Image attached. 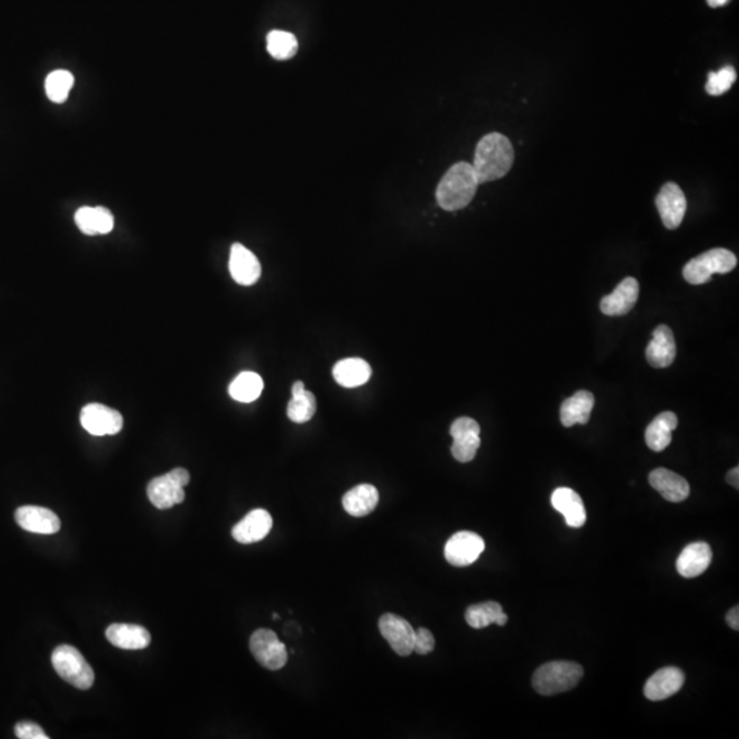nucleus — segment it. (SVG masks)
<instances>
[{
    "label": "nucleus",
    "instance_id": "nucleus-8",
    "mask_svg": "<svg viewBox=\"0 0 739 739\" xmlns=\"http://www.w3.org/2000/svg\"><path fill=\"white\" fill-rule=\"evenodd\" d=\"M450 436L454 439L452 455L460 463L474 460L481 447V428L473 418L463 417L450 426Z\"/></svg>",
    "mask_w": 739,
    "mask_h": 739
},
{
    "label": "nucleus",
    "instance_id": "nucleus-5",
    "mask_svg": "<svg viewBox=\"0 0 739 739\" xmlns=\"http://www.w3.org/2000/svg\"><path fill=\"white\" fill-rule=\"evenodd\" d=\"M736 263H738L736 256L731 251L715 248L691 259L683 269V277L691 285H703L708 282L714 274H727L733 272Z\"/></svg>",
    "mask_w": 739,
    "mask_h": 739
},
{
    "label": "nucleus",
    "instance_id": "nucleus-11",
    "mask_svg": "<svg viewBox=\"0 0 739 739\" xmlns=\"http://www.w3.org/2000/svg\"><path fill=\"white\" fill-rule=\"evenodd\" d=\"M378 627L383 637L399 656H410L414 651V627L402 616L394 614H383Z\"/></svg>",
    "mask_w": 739,
    "mask_h": 739
},
{
    "label": "nucleus",
    "instance_id": "nucleus-37",
    "mask_svg": "<svg viewBox=\"0 0 739 739\" xmlns=\"http://www.w3.org/2000/svg\"><path fill=\"white\" fill-rule=\"evenodd\" d=\"M727 482L731 485V486L735 487V489H739V468L735 467L733 470L728 471L727 474Z\"/></svg>",
    "mask_w": 739,
    "mask_h": 739
},
{
    "label": "nucleus",
    "instance_id": "nucleus-16",
    "mask_svg": "<svg viewBox=\"0 0 739 739\" xmlns=\"http://www.w3.org/2000/svg\"><path fill=\"white\" fill-rule=\"evenodd\" d=\"M685 683V674L677 667H666L654 672L643 688V694L651 701H663L677 694Z\"/></svg>",
    "mask_w": 739,
    "mask_h": 739
},
{
    "label": "nucleus",
    "instance_id": "nucleus-24",
    "mask_svg": "<svg viewBox=\"0 0 739 739\" xmlns=\"http://www.w3.org/2000/svg\"><path fill=\"white\" fill-rule=\"evenodd\" d=\"M595 407V396L587 391H578L574 396L564 400L560 408V420L564 428L571 426L587 425L592 415Z\"/></svg>",
    "mask_w": 739,
    "mask_h": 739
},
{
    "label": "nucleus",
    "instance_id": "nucleus-36",
    "mask_svg": "<svg viewBox=\"0 0 739 739\" xmlns=\"http://www.w3.org/2000/svg\"><path fill=\"white\" fill-rule=\"evenodd\" d=\"M725 621H727L728 626L731 629L735 630L738 632L739 630V606L735 605L734 608L730 609L728 612L727 616H725Z\"/></svg>",
    "mask_w": 739,
    "mask_h": 739
},
{
    "label": "nucleus",
    "instance_id": "nucleus-28",
    "mask_svg": "<svg viewBox=\"0 0 739 739\" xmlns=\"http://www.w3.org/2000/svg\"><path fill=\"white\" fill-rule=\"evenodd\" d=\"M288 418L295 423H306L312 420L317 412V399L309 392L301 381L292 386V400L288 404Z\"/></svg>",
    "mask_w": 739,
    "mask_h": 739
},
{
    "label": "nucleus",
    "instance_id": "nucleus-30",
    "mask_svg": "<svg viewBox=\"0 0 739 739\" xmlns=\"http://www.w3.org/2000/svg\"><path fill=\"white\" fill-rule=\"evenodd\" d=\"M298 49V40L290 32L273 31L267 34V51L275 60H291L295 57Z\"/></svg>",
    "mask_w": 739,
    "mask_h": 739
},
{
    "label": "nucleus",
    "instance_id": "nucleus-27",
    "mask_svg": "<svg viewBox=\"0 0 739 739\" xmlns=\"http://www.w3.org/2000/svg\"><path fill=\"white\" fill-rule=\"evenodd\" d=\"M466 622L473 629H485L490 624L505 626L508 622L507 614L503 611V606L496 601H486V603L476 604L468 606L466 611Z\"/></svg>",
    "mask_w": 739,
    "mask_h": 739
},
{
    "label": "nucleus",
    "instance_id": "nucleus-19",
    "mask_svg": "<svg viewBox=\"0 0 739 739\" xmlns=\"http://www.w3.org/2000/svg\"><path fill=\"white\" fill-rule=\"evenodd\" d=\"M649 484L654 490L660 493L661 496L671 503H682L690 494V485L683 476L667 470V468H656L649 474Z\"/></svg>",
    "mask_w": 739,
    "mask_h": 739
},
{
    "label": "nucleus",
    "instance_id": "nucleus-34",
    "mask_svg": "<svg viewBox=\"0 0 739 739\" xmlns=\"http://www.w3.org/2000/svg\"><path fill=\"white\" fill-rule=\"evenodd\" d=\"M434 646H436V640H434L430 630L425 629V627H420V629H418L417 632H415V653L429 654L430 651H433Z\"/></svg>",
    "mask_w": 739,
    "mask_h": 739
},
{
    "label": "nucleus",
    "instance_id": "nucleus-18",
    "mask_svg": "<svg viewBox=\"0 0 739 739\" xmlns=\"http://www.w3.org/2000/svg\"><path fill=\"white\" fill-rule=\"evenodd\" d=\"M677 356V344L674 333L667 325L657 326L646 348L649 365L656 368L669 367Z\"/></svg>",
    "mask_w": 739,
    "mask_h": 739
},
{
    "label": "nucleus",
    "instance_id": "nucleus-32",
    "mask_svg": "<svg viewBox=\"0 0 739 739\" xmlns=\"http://www.w3.org/2000/svg\"><path fill=\"white\" fill-rule=\"evenodd\" d=\"M735 79V69L731 68V66H725V68L720 69L719 71H711L708 74V82H707L706 86L707 92L712 97L725 94L733 87Z\"/></svg>",
    "mask_w": 739,
    "mask_h": 739
},
{
    "label": "nucleus",
    "instance_id": "nucleus-10",
    "mask_svg": "<svg viewBox=\"0 0 739 739\" xmlns=\"http://www.w3.org/2000/svg\"><path fill=\"white\" fill-rule=\"evenodd\" d=\"M485 550L482 537L473 531H459L448 540L445 559L455 567H467L476 563Z\"/></svg>",
    "mask_w": 739,
    "mask_h": 739
},
{
    "label": "nucleus",
    "instance_id": "nucleus-12",
    "mask_svg": "<svg viewBox=\"0 0 739 739\" xmlns=\"http://www.w3.org/2000/svg\"><path fill=\"white\" fill-rule=\"evenodd\" d=\"M657 210L667 229H677L685 218L688 201L679 185L667 182L656 198Z\"/></svg>",
    "mask_w": 739,
    "mask_h": 739
},
{
    "label": "nucleus",
    "instance_id": "nucleus-31",
    "mask_svg": "<svg viewBox=\"0 0 739 739\" xmlns=\"http://www.w3.org/2000/svg\"><path fill=\"white\" fill-rule=\"evenodd\" d=\"M74 87V76L68 70H54L46 79V94L51 102L62 105Z\"/></svg>",
    "mask_w": 739,
    "mask_h": 739
},
{
    "label": "nucleus",
    "instance_id": "nucleus-13",
    "mask_svg": "<svg viewBox=\"0 0 739 739\" xmlns=\"http://www.w3.org/2000/svg\"><path fill=\"white\" fill-rule=\"evenodd\" d=\"M230 275L238 285L251 286L258 282L262 266L253 251L243 244H233L229 259Z\"/></svg>",
    "mask_w": 739,
    "mask_h": 739
},
{
    "label": "nucleus",
    "instance_id": "nucleus-14",
    "mask_svg": "<svg viewBox=\"0 0 739 739\" xmlns=\"http://www.w3.org/2000/svg\"><path fill=\"white\" fill-rule=\"evenodd\" d=\"M15 521L23 530L34 534H55L60 530V521L57 513L49 508L25 505L15 511Z\"/></svg>",
    "mask_w": 739,
    "mask_h": 739
},
{
    "label": "nucleus",
    "instance_id": "nucleus-3",
    "mask_svg": "<svg viewBox=\"0 0 739 739\" xmlns=\"http://www.w3.org/2000/svg\"><path fill=\"white\" fill-rule=\"evenodd\" d=\"M584 669L572 661H550L537 669L532 675V688L541 696L566 693L578 685Z\"/></svg>",
    "mask_w": 739,
    "mask_h": 739
},
{
    "label": "nucleus",
    "instance_id": "nucleus-4",
    "mask_svg": "<svg viewBox=\"0 0 739 739\" xmlns=\"http://www.w3.org/2000/svg\"><path fill=\"white\" fill-rule=\"evenodd\" d=\"M51 661L57 674L74 688L88 690L94 686V670L74 646H57L52 651Z\"/></svg>",
    "mask_w": 739,
    "mask_h": 739
},
{
    "label": "nucleus",
    "instance_id": "nucleus-35",
    "mask_svg": "<svg viewBox=\"0 0 739 739\" xmlns=\"http://www.w3.org/2000/svg\"><path fill=\"white\" fill-rule=\"evenodd\" d=\"M15 735L20 739H49L43 728L33 722H20L15 725Z\"/></svg>",
    "mask_w": 739,
    "mask_h": 739
},
{
    "label": "nucleus",
    "instance_id": "nucleus-15",
    "mask_svg": "<svg viewBox=\"0 0 739 739\" xmlns=\"http://www.w3.org/2000/svg\"><path fill=\"white\" fill-rule=\"evenodd\" d=\"M272 527L273 518L266 510H254L233 527L232 536L240 544H255L266 539Z\"/></svg>",
    "mask_w": 739,
    "mask_h": 739
},
{
    "label": "nucleus",
    "instance_id": "nucleus-20",
    "mask_svg": "<svg viewBox=\"0 0 739 739\" xmlns=\"http://www.w3.org/2000/svg\"><path fill=\"white\" fill-rule=\"evenodd\" d=\"M550 502H552L553 508L564 516L569 527L579 529L587 523V516L584 502L575 490L569 487H559L553 492Z\"/></svg>",
    "mask_w": 739,
    "mask_h": 739
},
{
    "label": "nucleus",
    "instance_id": "nucleus-7",
    "mask_svg": "<svg viewBox=\"0 0 739 739\" xmlns=\"http://www.w3.org/2000/svg\"><path fill=\"white\" fill-rule=\"evenodd\" d=\"M250 649L254 657L264 669L277 671L288 663V651L278 640L277 634L269 629H259L251 635Z\"/></svg>",
    "mask_w": 739,
    "mask_h": 739
},
{
    "label": "nucleus",
    "instance_id": "nucleus-21",
    "mask_svg": "<svg viewBox=\"0 0 739 739\" xmlns=\"http://www.w3.org/2000/svg\"><path fill=\"white\" fill-rule=\"evenodd\" d=\"M106 637L111 645L126 651L145 649L151 643V634L139 624H114L106 630Z\"/></svg>",
    "mask_w": 739,
    "mask_h": 739
},
{
    "label": "nucleus",
    "instance_id": "nucleus-38",
    "mask_svg": "<svg viewBox=\"0 0 739 739\" xmlns=\"http://www.w3.org/2000/svg\"><path fill=\"white\" fill-rule=\"evenodd\" d=\"M707 2H708L709 6L711 7H720L727 5L730 0H707Z\"/></svg>",
    "mask_w": 739,
    "mask_h": 739
},
{
    "label": "nucleus",
    "instance_id": "nucleus-33",
    "mask_svg": "<svg viewBox=\"0 0 739 739\" xmlns=\"http://www.w3.org/2000/svg\"><path fill=\"white\" fill-rule=\"evenodd\" d=\"M77 226L84 235L97 236V208H81L77 210L74 216Z\"/></svg>",
    "mask_w": 739,
    "mask_h": 739
},
{
    "label": "nucleus",
    "instance_id": "nucleus-2",
    "mask_svg": "<svg viewBox=\"0 0 739 739\" xmlns=\"http://www.w3.org/2000/svg\"><path fill=\"white\" fill-rule=\"evenodd\" d=\"M473 164L459 162L445 173L436 190L437 203L447 211L467 208L478 189Z\"/></svg>",
    "mask_w": 739,
    "mask_h": 739
},
{
    "label": "nucleus",
    "instance_id": "nucleus-9",
    "mask_svg": "<svg viewBox=\"0 0 739 739\" xmlns=\"http://www.w3.org/2000/svg\"><path fill=\"white\" fill-rule=\"evenodd\" d=\"M79 422L92 436H114L122 430L124 418L113 408L106 407L99 402H92L82 408Z\"/></svg>",
    "mask_w": 739,
    "mask_h": 739
},
{
    "label": "nucleus",
    "instance_id": "nucleus-22",
    "mask_svg": "<svg viewBox=\"0 0 739 739\" xmlns=\"http://www.w3.org/2000/svg\"><path fill=\"white\" fill-rule=\"evenodd\" d=\"M712 556L711 547L707 542L688 545L678 558V572L685 578H696L711 566Z\"/></svg>",
    "mask_w": 739,
    "mask_h": 739
},
{
    "label": "nucleus",
    "instance_id": "nucleus-26",
    "mask_svg": "<svg viewBox=\"0 0 739 739\" xmlns=\"http://www.w3.org/2000/svg\"><path fill=\"white\" fill-rule=\"evenodd\" d=\"M678 428V418L671 411L657 415L646 428V445L654 452L666 449L672 441V431Z\"/></svg>",
    "mask_w": 739,
    "mask_h": 739
},
{
    "label": "nucleus",
    "instance_id": "nucleus-1",
    "mask_svg": "<svg viewBox=\"0 0 739 739\" xmlns=\"http://www.w3.org/2000/svg\"><path fill=\"white\" fill-rule=\"evenodd\" d=\"M515 151L504 134H490L476 145L473 168L479 184L503 179L513 168Z\"/></svg>",
    "mask_w": 739,
    "mask_h": 739
},
{
    "label": "nucleus",
    "instance_id": "nucleus-17",
    "mask_svg": "<svg viewBox=\"0 0 739 739\" xmlns=\"http://www.w3.org/2000/svg\"><path fill=\"white\" fill-rule=\"evenodd\" d=\"M640 295V285L638 281L633 277L624 278L614 292L603 298L600 303V309L603 314L608 317H618L626 315L632 311Z\"/></svg>",
    "mask_w": 739,
    "mask_h": 739
},
{
    "label": "nucleus",
    "instance_id": "nucleus-23",
    "mask_svg": "<svg viewBox=\"0 0 739 739\" xmlns=\"http://www.w3.org/2000/svg\"><path fill=\"white\" fill-rule=\"evenodd\" d=\"M378 502H380V493L377 487L370 484H362L344 494L343 507L348 515L362 518V516L370 515L377 508Z\"/></svg>",
    "mask_w": 739,
    "mask_h": 739
},
{
    "label": "nucleus",
    "instance_id": "nucleus-6",
    "mask_svg": "<svg viewBox=\"0 0 739 739\" xmlns=\"http://www.w3.org/2000/svg\"><path fill=\"white\" fill-rule=\"evenodd\" d=\"M190 476L185 468H174L171 473L156 476L148 484L150 502L159 510H168L185 500L184 487L189 484Z\"/></svg>",
    "mask_w": 739,
    "mask_h": 739
},
{
    "label": "nucleus",
    "instance_id": "nucleus-25",
    "mask_svg": "<svg viewBox=\"0 0 739 739\" xmlns=\"http://www.w3.org/2000/svg\"><path fill=\"white\" fill-rule=\"evenodd\" d=\"M372 367L359 357L343 359L333 367V377L343 388H357L372 378Z\"/></svg>",
    "mask_w": 739,
    "mask_h": 739
},
{
    "label": "nucleus",
    "instance_id": "nucleus-29",
    "mask_svg": "<svg viewBox=\"0 0 739 739\" xmlns=\"http://www.w3.org/2000/svg\"><path fill=\"white\" fill-rule=\"evenodd\" d=\"M263 392V380L261 375L253 372H244L232 381L229 394L238 402H253L259 399Z\"/></svg>",
    "mask_w": 739,
    "mask_h": 739
}]
</instances>
